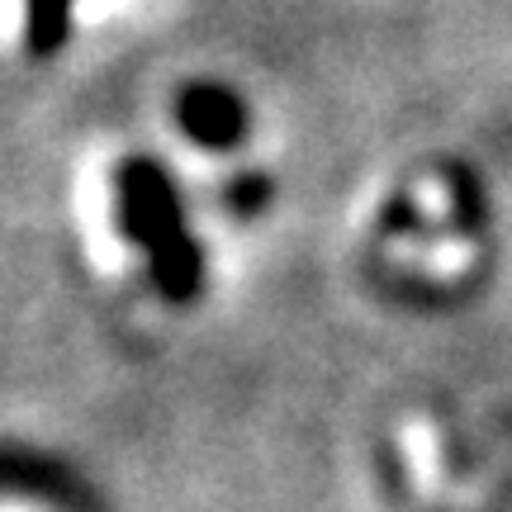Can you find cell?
Segmentation results:
<instances>
[{
	"label": "cell",
	"mask_w": 512,
	"mask_h": 512,
	"mask_svg": "<svg viewBox=\"0 0 512 512\" xmlns=\"http://www.w3.org/2000/svg\"><path fill=\"white\" fill-rule=\"evenodd\" d=\"M124 209H128V228L143 238L152 275L162 280V290L171 299H190L195 294V252L181 233V209L176 195L157 166L133 162L124 171Z\"/></svg>",
	"instance_id": "1"
},
{
	"label": "cell",
	"mask_w": 512,
	"mask_h": 512,
	"mask_svg": "<svg viewBox=\"0 0 512 512\" xmlns=\"http://www.w3.org/2000/svg\"><path fill=\"white\" fill-rule=\"evenodd\" d=\"M67 10H72V0H29V48L34 53H53L62 43Z\"/></svg>",
	"instance_id": "3"
},
{
	"label": "cell",
	"mask_w": 512,
	"mask_h": 512,
	"mask_svg": "<svg viewBox=\"0 0 512 512\" xmlns=\"http://www.w3.org/2000/svg\"><path fill=\"white\" fill-rule=\"evenodd\" d=\"M185 124L200 128L204 138H233V105L223 100L219 91H195L185 100Z\"/></svg>",
	"instance_id": "4"
},
{
	"label": "cell",
	"mask_w": 512,
	"mask_h": 512,
	"mask_svg": "<svg viewBox=\"0 0 512 512\" xmlns=\"http://www.w3.org/2000/svg\"><path fill=\"white\" fill-rule=\"evenodd\" d=\"M389 252L399 261H413L418 271H432V275H456L470 266V242L460 238H441V242H394Z\"/></svg>",
	"instance_id": "2"
},
{
	"label": "cell",
	"mask_w": 512,
	"mask_h": 512,
	"mask_svg": "<svg viewBox=\"0 0 512 512\" xmlns=\"http://www.w3.org/2000/svg\"><path fill=\"white\" fill-rule=\"evenodd\" d=\"M403 451L413 460V479H422V489H432V484H437V437H432L422 422H408Z\"/></svg>",
	"instance_id": "5"
}]
</instances>
